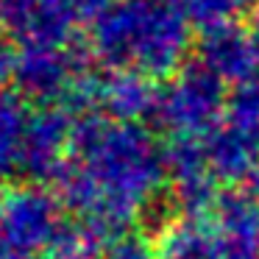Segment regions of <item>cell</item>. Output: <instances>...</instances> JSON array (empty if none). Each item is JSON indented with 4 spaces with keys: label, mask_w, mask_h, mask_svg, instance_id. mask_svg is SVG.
<instances>
[{
    "label": "cell",
    "mask_w": 259,
    "mask_h": 259,
    "mask_svg": "<svg viewBox=\"0 0 259 259\" xmlns=\"http://www.w3.org/2000/svg\"><path fill=\"white\" fill-rule=\"evenodd\" d=\"M62 201L101 245L123 237V229L167 179L164 151L137 123L81 117L73 125L70 153L59 170Z\"/></svg>",
    "instance_id": "6da1fadb"
},
{
    "label": "cell",
    "mask_w": 259,
    "mask_h": 259,
    "mask_svg": "<svg viewBox=\"0 0 259 259\" xmlns=\"http://www.w3.org/2000/svg\"><path fill=\"white\" fill-rule=\"evenodd\" d=\"M190 45V17L176 0H120L95 17L92 51L112 70L164 75Z\"/></svg>",
    "instance_id": "7a4b0ae2"
},
{
    "label": "cell",
    "mask_w": 259,
    "mask_h": 259,
    "mask_svg": "<svg viewBox=\"0 0 259 259\" xmlns=\"http://www.w3.org/2000/svg\"><path fill=\"white\" fill-rule=\"evenodd\" d=\"M223 84L212 70L201 62H190L179 67L170 84L159 92V106L153 117L164 125L173 137H209L220 125L226 114Z\"/></svg>",
    "instance_id": "3957f363"
},
{
    "label": "cell",
    "mask_w": 259,
    "mask_h": 259,
    "mask_svg": "<svg viewBox=\"0 0 259 259\" xmlns=\"http://www.w3.org/2000/svg\"><path fill=\"white\" fill-rule=\"evenodd\" d=\"M0 234L12 253L51 251L64 234L62 206L45 187H17L0 201Z\"/></svg>",
    "instance_id": "277c9868"
},
{
    "label": "cell",
    "mask_w": 259,
    "mask_h": 259,
    "mask_svg": "<svg viewBox=\"0 0 259 259\" xmlns=\"http://www.w3.org/2000/svg\"><path fill=\"white\" fill-rule=\"evenodd\" d=\"M81 75V62L73 56L70 45H23L12 67L20 95L42 103H51L53 98L62 101Z\"/></svg>",
    "instance_id": "5b68a950"
},
{
    "label": "cell",
    "mask_w": 259,
    "mask_h": 259,
    "mask_svg": "<svg viewBox=\"0 0 259 259\" xmlns=\"http://www.w3.org/2000/svg\"><path fill=\"white\" fill-rule=\"evenodd\" d=\"M198 62L212 70L220 81L242 84L259 78V48L251 31L231 23L203 31V39L198 45Z\"/></svg>",
    "instance_id": "8992f818"
},
{
    "label": "cell",
    "mask_w": 259,
    "mask_h": 259,
    "mask_svg": "<svg viewBox=\"0 0 259 259\" xmlns=\"http://www.w3.org/2000/svg\"><path fill=\"white\" fill-rule=\"evenodd\" d=\"M218 259H259V201L248 190H231L212 209Z\"/></svg>",
    "instance_id": "52a82bcc"
},
{
    "label": "cell",
    "mask_w": 259,
    "mask_h": 259,
    "mask_svg": "<svg viewBox=\"0 0 259 259\" xmlns=\"http://www.w3.org/2000/svg\"><path fill=\"white\" fill-rule=\"evenodd\" d=\"M159 92L151 75L140 70H112L98 84V109L120 123H140L156 114Z\"/></svg>",
    "instance_id": "ba28073f"
},
{
    "label": "cell",
    "mask_w": 259,
    "mask_h": 259,
    "mask_svg": "<svg viewBox=\"0 0 259 259\" xmlns=\"http://www.w3.org/2000/svg\"><path fill=\"white\" fill-rule=\"evenodd\" d=\"M209 167L218 179L240 181L259 170V131L220 120L209 137H203Z\"/></svg>",
    "instance_id": "9c48e42d"
},
{
    "label": "cell",
    "mask_w": 259,
    "mask_h": 259,
    "mask_svg": "<svg viewBox=\"0 0 259 259\" xmlns=\"http://www.w3.org/2000/svg\"><path fill=\"white\" fill-rule=\"evenodd\" d=\"M162 259H218V231L212 212H184L162 231Z\"/></svg>",
    "instance_id": "30bf717a"
},
{
    "label": "cell",
    "mask_w": 259,
    "mask_h": 259,
    "mask_svg": "<svg viewBox=\"0 0 259 259\" xmlns=\"http://www.w3.org/2000/svg\"><path fill=\"white\" fill-rule=\"evenodd\" d=\"M31 106L20 95H0V176L23 173Z\"/></svg>",
    "instance_id": "8fae6325"
},
{
    "label": "cell",
    "mask_w": 259,
    "mask_h": 259,
    "mask_svg": "<svg viewBox=\"0 0 259 259\" xmlns=\"http://www.w3.org/2000/svg\"><path fill=\"white\" fill-rule=\"evenodd\" d=\"M103 259H162V253H159V248H151L148 242L137 240V237L123 234L114 242H109Z\"/></svg>",
    "instance_id": "7c38bea8"
},
{
    "label": "cell",
    "mask_w": 259,
    "mask_h": 259,
    "mask_svg": "<svg viewBox=\"0 0 259 259\" xmlns=\"http://www.w3.org/2000/svg\"><path fill=\"white\" fill-rule=\"evenodd\" d=\"M12 67H14L12 51H6V48L0 45V81H3V78H12Z\"/></svg>",
    "instance_id": "4fadbf2b"
},
{
    "label": "cell",
    "mask_w": 259,
    "mask_h": 259,
    "mask_svg": "<svg viewBox=\"0 0 259 259\" xmlns=\"http://www.w3.org/2000/svg\"><path fill=\"white\" fill-rule=\"evenodd\" d=\"M248 31H251L253 42H256V48H259V0L251 6V20H248Z\"/></svg>",
    "instance_id": "5bb4252c"
},
{
    "label": "cell",
    "mask_w": 259,
    "mask_h": 259,
    "mask_svg": "<svg viewBox=\"0 0 259 259\" xmlns=\"http://www.w3.org/2000/svg\"><path fill=\"white\" fill-rule=\"evenodd\" d=\"M9 253H12V251H9V245H6V240H3V234H0V259H6V256H9Z\"/></svg>",
    "instance_id": "9a60e30c"
},
{
    "label": "cell",
    "mask_w": 259,
    "mask_h": 259,
    "mask_svg": "<svg viewBox=\"0 0 259 259\" xmlns=\"http://www.w3.org/2000/svg\"><path fill=\"white\" fill-rule=\"evenodd\" d=\"M6 259H31V256H25V253H9Z\"/></svg>",
    "instance_id": "2e32d148"
},
{
    "label": "cell",
    "mask_w": 259,
    "mask_h": 259,
    "mask_svg": "<svg viewBox=\"0 0 259 259\" xmlns=\"http://www.w3.org/2000/svg\"><path fill=\"white\" fill-rule=\"evenodd\" d=\"M0 201H3V192H0Z\"/></svg>",
    "instance_id": "e0dca14e"
}]
</instances>
